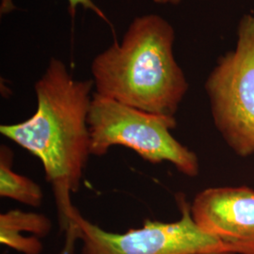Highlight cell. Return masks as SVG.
<instances>
[{
  "instance_id": "obj_4",
  "label": "cell",
  "mask_w": 254,
  "mask_h": 254,
  "mask_svg": "<svg viewBox=\"0 0 254 254\" xmlns=\"http://www.w3.org/2000/svg\"><path fill=\"white\" fill-rule=\"evenodd\" d=\"M214 124L236 154H254V16L239 22L234 51L219 58L205 82Z\"/></svg>"
},
{
  "instance_id": "obj_11",
  "label": "cell",
  "mask_w": 254,
  "mask_h": 254,
  "mask_svg": "<svg viewBox=\"0 0 254 254\" xmlns=\"http://www.w3.org/2000/svg\"><path fill=\"white\" fill-rule=\"evenodd\" d=\"M182 0H154V2L157 4H173V5H177Z\"/></svg>"
},
{
  "instance_id": "obj_6",
  "label": "cell",
  "mask_w": 254,
  "mask_h": 254,
  "mask_svg": "<svg viewBox=\"0 0 254 254\" xmlns=\"http://www.w3.org/2000/svg\"><path fill=\"white\" fill-rule=\"evenodd\" d=\"M191 217L209 236L226 243L254 246V190L213 188L200 192L190 205Z\"/></svg>"
},
{
  "instance_id": "obj_12",
  "label": "cell",
  "mask_w": 254,
  "mask_h": 254,
  "mask_svg": "<svg viewBox=\"0 0 254 254\" xmlns=\"http://www.w3.org/2000/svg\"><path fill=\"white\" fill-rule=\"evenodd\" d=\"M235 254L233 253H228V252H216V253H204V254Z\"/></svg>"
},
{
  "instance_id": "obj_9",
  "label": "cell",
  "mask_w": 254,
  "mask_h": 254,
  "mask_svg": "<svg viewBox=\"0 0 254 254\" xmlns=\"http://www.w3.org/2000/svg\"><path fill=\"white\" fill-rule=\"evenodd\" d=\"M69 3V12L71 16H74L77 7L81 6L85 9L92 10L96 15H98L100 18L108 21L105 13L103 10L98 8V6L92 1V0H68ZM15 4L13 3V0H0V14L7 15L15 9Z\"/></svg>"
},
{
  "instance_id": "obj_8",
  "label": "cell",
  "mask_w": 254,
  "mask_h": 254,
  "mask_svg": "<svg viewBox=\"0 0 254 254\" xmlns=\"http://www.w3.org/2000/svg\"><path fill=\"white\" fill-rule=\"evenodd\" d=\"M13 153L8 146L0 148V196L39 207L44 200V192L36 182L12 170Z\"/></svg>"
},
{
  "instance_id": "obj_3",
  "label": "cell",
  "mask_w": 254,
  "mask_h": 254,
  "mask_svg": "<svg viewBox=\"0 0 254 254\" xmlns=\"http://www.w3.org/2000/svg\"><path fill=\"white\" fill-rule=\"evenodd\" d=\"M176 119L148 113L93 93L88 117L91 154L103 156L114 146L133 150L152 164L170 162L184 175H198L196 154L172 135Z\"/></svg>"
},
{
  "instance_id": "obj_5",
  "label": "cell",
  "mask_w": 254,
  "mask_h": 254,
  "mask_svg": "<svg viewBox=\"0 0 254 254\" xmlns=\"http://www.w3.org/2000/svg\"><path fill=\"white\" fill-rule=\"evenodd\" d=\"M177 200L182 214L178 221L165 223L146 219L142 227L123 234L108 232L78 212L73 222L82 242L80 254H254V246L226 243L202 232L191 217L190 205L185 197L178 196Z\"/></svg>"
},
{
  "instance_id": "obj_7",
  "label": "cell",
  "mask_w": 254,
  "mask_h": 254,
  "mask_svg": "<svg viewBox=\"0 0 254 254\" xmlns=\"http://www.w3.org/2000/svg\"><path fill=\"white\" fill-rule=\"evenodd\" d=\"M53 224L46 215L9 210L0 215V242L23 254H41V238L48 236Z\"/></svg>"
},
{
  "instance_id": "obj_10",
  "label": "cell",
  "mask_w": 254,
  "mask_h": 254,
  "mask_svg": "<svg viewBox=\"0 0 254 254\" xmlns=\"http://www.w3.org/2000/svg\"><path fill=\"white\" fill-rule=\"evenodd\" d=\"M66 236V245L63 251L62 254H72L75 240L78 239V231L76 225H71L67 230Z\"/></svg>"
},
{
  "instance_id": "obj_2",
  "label": "cell",
  "mask_w": 254,
  "mask_h": 254,
  "mask_svg": "<svg viewBox=\"0 0 254 254\" xmlns=\"http://www.w3.org/2000/svg\"><path fill=\"white\" fill-rule=\"evenodd\" d=\"M175 32L158 14L134 19L121 43L91 63L96 94L152 114L173 116L189 90L173 55Z\"/></svg>"
},
{
  "instance_id": "obj_1",
  "label": "cell",
  "mask_w": 254,
  "mask_h": 254,
  "mask_svg": "<svg viewBox=\"0 0 254 254\" xmlns=\"http://www.w3.org/2000/svg\"><path fill=\"white\" fill-rule=\"evenodd\" d=\"M93 88L92 79H74L63 61L52 58L34 85L36 112L24 122L0 127L2 136L43 164L65 232L78 213L71 197L80 189L91 155L88 117Z\"/></svg>"
}]
</instances>
